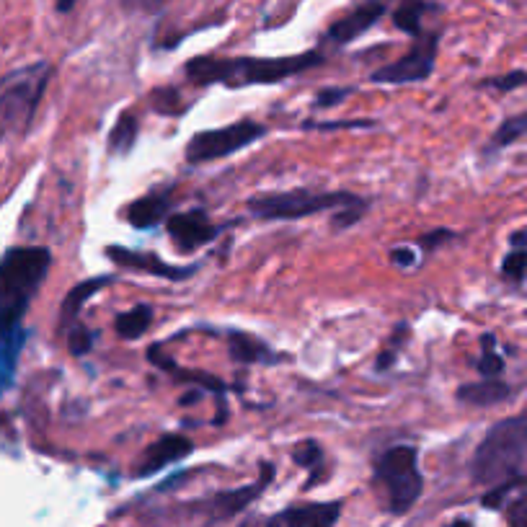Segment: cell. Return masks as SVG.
Returning <instances> with one entry per match:
<instances>
[{
    "mask_svg": "<svg viewBox=\"0 0 527 527\" xmlns=\"http://www.w3.org/2000/svg\"><path fill=\"white\" fill-rule=\"evenodd\" d=\"M450 527H473V525L468 520H458V522H453V525H450Z\"/></svg>",
    "mask_w": 527,
    "mask_h": 527,
    "instance_id": "obj_38",
    "label": "cell"
},
{
    "mask_svg": "<svg viewBox=\"0 0 527 527\" xmlns=\"http://www.w3.org/2000/svg\"><path fill=\"white\" fill-rule=\"evenodd\" d=\"M509 398V385L502 380H484V383L463 385L458 391V401L471 403V406H494Z\"/></svg>",
    "mask_w": 527,
    "mask_h": 527,
    "instance_id": "obj_17",
    "label": "cell"
},
{
    "mask_svg": "<svg viewBox=\"0 0 527 527\" xmlns=\"http://www.w3.org/2000/svg\"><path fill=\"white\" fill-rule=\"evenodd\" d=\"M168 212V197L166 194H153V197H143L132 202L127 207V220L135 228H150V225L161 223V217Z\"/></svg>",
    "mask_w": 527,
    "mask_h": 527,
    "instance_id": "obj_18",
    "label": "cell"
},
{
    "mask_svg": "<svg viewBox=\"0 0 527 527\" xmlns=\"http://www.w3.org/2000/svg\"><path fill=\"white\" fill-rule=\"evenodd\" d=\"M106 256L112 261H117L119 267L132 269V272H145V274H155V277H166V279H184L194 272L192 267L181 269V267H171L168 261L158 259L155 254H143V251H130V248H119L112 246L106 248Z\"/></svg>",
    "mask_w": 527,
    "mask_h": 527,
    "instance_id": "obj_12",
    "label": "cell"
},
{
    "mask_svg": "<svg viewBox=\"0 0 527 527\" xmlns=\"http://www.w3.org/2000/svg\"><path fill=\"white\" fill-rule=\"evenodd\" d=\"M137 140V119L132 114H124L117 124H114L112 135H109V145L114 153H130L132 145Z\"/></svg>",
    "mask_w": 527,
    "mask_h": 527,
    "instance_id": "obj_22",
    "label": "cell"
},
{
    "mask_svg": "<svg viewBox=\"0 0 527 527\" xmlns=\"http://www.w3.org/2000/svg\"><path fill=\"white\" fill-rule=\"evenodd\" d=\"M114 282V277H93V279H86V282H81V285H75L73 290L65 295V300H62V308H60V326L62 329H70V326H75L78 323V316H81L83 305H86L88 298H93L96 292L104 290V287H109Z\"/></svg>",
    "mask_w": 527,
    "mask_h": 527,
    "instance_id": "obj_15",
    "label": "cell"
},
{
    "mask_svg": "<svg viewBox=\"0 0 527 527\" xmlns=\"http://www.w3.org/2000/svg\"><path fill=\"white\" fill-rule=\"evenodd\" d=\"M349 93H352V88H326V91L318 93L316 106H336Z\"/></svg>",
    "mask_w": 527,
    "mask_h": 527,
    "instance_id": "obj_32",
    "label": "cell"
},
{
    "mask_svg": "<svg viewBox=\"0 0 527 527\" xmlns=\"http://www.w3.org/2000/svg\"><path fill=\"white\" fill-rule=\"evenodd\" d=\"M362 212H365V202H362V199L360 202H354V205L341 207V212L334 215V228H349V225H354L360 220Z\"/></svg>",
    "mask_w": 527,
    "mask_h": 527,
    "instance_id": "obj_29",
    "label": "cell"
},
{
    "mask_svg": "<svg viewBox=\"0 0 527 527\" xmlns=\"http://www.w3.org/2000/svg\"><path fill=\"white\" fill-rule=\"evenodd\" d=\"M424 11H427V3H422V0H406L393 13V24L401 31H406V34H419Z\"/></svg>",
    "mask_w": 527,
    "mask_h": 527,
    "instance_id": "obj_21",
    "label": "cell"
},
{
    "mask_svg": "<svg viewBox=\"0 0 527 527\" xmlns=\"http://www.w3.org/2000/svg\"><path fill=\"white\" fill-rule=\"evenodd\" d=\"M264 124L251 122V119H241V122L225 124L217 130L197 132L186 145V161L189 163H210L225 155H233L238 150L254 145L261 135H264Z\"/></svg>",
    "mask_w": 527,
    "mask_h": 527,
    "instance_id": "obj_7",
    "label": "cell"
},
{
    "mask_svg": "<svg viewBox=\"0 0 527 527\" xmlns=\"http://www.w3.org/2000/svg\"><path fill=\"white\" fill-rule=\"evenodd\" d=\"M168 0H122V6L127 11H137V13H155L161 11L166 6Z\"/></svg>",
    "mask_w": 527,
    "mask_h": 527,
    "instance_id": "obj_31",
    "label": "cell"
},
{
    "mask_svg": "<svg viewBox=\"0 0 527 527\" xmlns=\"http://www.w3.org/2000/svg\"><path fill=\"white\" fill-rule=\"evenodd\" d=\"M68 344H70V352L78 354V357H83V354L91 352V347H93V334L88 329H83L81 323H75V326H70Z\"/></svg>",
    "mask_w": 527,
    "mask_h": 527,
    "instance_id": "obj_26",
    "label": "cell"
},
{
    "mask_svg": "<svg viewBox=\"0 0 527 527\" xmlns=\"http://www.w3.org/2000/svg\"><path fill=\"white\" fill-rule=\"evenodd\" d=\"M383 13H385L383 3H367V6L357 8V11H352L341 21H336V24L329 29V39L336 44L352 42V39L360 37L362 31L370 29Z\"/></svg>",
    "mask_w": 527,
    "mask_h": 527,
    "instance_id": "obj_14",
    "label": "cell"
},
{
    "mask_svg": "<svg viewBox=\"0 0 527 527\" xmlns=\"http://www.w3.org/2000/svg\"><path fill=\"white\" fill-rule=\"evenodd\" d=\"M478 370L484 372L486 378H496L504 370L502 357L494 352V336H484V357L478 360Z\"/></svg>",
    "mask_w": 527,
    "mask_h": 527,
    "instance_id": "obj_24",
    "label": "cell"
},
{
    "mask_svg": "<svg viewBox=\"0 0 527 527\" xmlns=\"http://www.w3.org/2000/svg\"><path fill=\"white\" fill-rule=\"evenodd\" d=\"M73 6H75V0H60V3H57V8H60L62 13H68Z\"/></svg>",
    "mask_w": 527,
    "mask_h": 527,
    "instance_id": "obj_37",
    "label": "cell"
},
{
    "mask_svg": "<svg viewBox=\"0 0 527 527\" xmlns=\"http://www.w3.org/2000/svg\"><path fill=\"white\" fill-rule=\"evenodd\" d=\"M502 272L507 274L509 279H522L527 272V251H512V254L504 259Z\"/></svg>",
    "mask_w": 527,
    "mask_h": 527,
    "instance_id": "obj_28",
    "label": "cell"
},
{
    "mask_svg": "<svg viewBox=\"0 0 527 527\" xmlns=\"http://www.w3.org/2000/svg\"><path fill=\"white\" fill-rule=\"evenodd\" d=\"M512 419H515L517 429H520L522 442H525V447H527V411H525V414H520V416H512Z\"/></svg>",
    "mask_w": 527,
    "mask_h": 527,
    "instance_id": "obj_36",
    "label": "cell"
},
{
    "mask_svg": "<svg viewBox=\"0 0 527 527\" xmlns=\"http://www.w3.org/2000/svg\"><path fill=\"white\" fill-rule=\"evenodd\" d=\"M447 238H453V233H450V230H437V233H432V236L422 238V246L424 248H437L440 246V241H447Z\"/></svg>",
    "mask_w": 527,
    "mask_h": 527,
    "instance_id": "obj_34",
    "label": "cell"
},
{
    "mask_svg": "<svg viewBox=\"0 0 527 527\" xmlns=\"http://www.w3.org/2000/svg\"><path fill=\"white\" fill-rule=\"evenodd\" d=\"M192 450V440L184 434H163L161 440L148 445V450L143 453V458L137 463V476H153V473L163 471L166 465L184 460Z\"/></svg>",
    "mask_w": 527,
    "mask_h": 527,
    "instance_id": "obj_10",
    "label": "cell"
},
{
    "mask_svg": "<svg viewBox=\"0 0 527 527\" xmlns=\"http://www.w3.org/2000/svg\"><path fill=\"white\" fill-rule=\"evenodd\" d=\"M50 251L39 246L13 248L0 261V334L19 329L26 308L50 272Z\"/></svg>",
    "mask_w": 527,
    "mask_h": 527,
    "instance_id": "obj_2",
    "label": "cell"
},
{
    "mask_svg": "<svg viewBox=\"0 0 527 527\" xmlns=\"http://www.w3.org/2000/svg\"><path fill=\"white\" fill-rule=\"evenodd\" d=\"M339 515L341 502L305 504V507H292L279 512L264 527H336Z\"/></svg>",
    "mask_w": 527,
    "mask_h": 527,
    "instance_id": "obj_11",
    "label": "cell"
},
{
    "mask_svg": "<svg viewBox=\"0 0 527 527\" xmlns=\"http://www.w3.org/2000/svg\"><path fill=\"white\" fill-rule=\"evenodd\" d=\"M264 471L267 473H264V476H261L256 484H248V486H241V489L223 491V494H217L215 499L210 502L212 515H215L217 520H220V517H233V515H238V512H243V509H246L251 502H256V496L267 489V484L272 481V476H274L272 465H264Z\"/></svg>",
    "mask_w": 527,
    "mask_h": 527,
    "instance_id": "obj_13",
    "label": "cell"
},
{
    "mask_svg": "<svg viewBox=\"0 0 527 527\" xmlns=\"http://www.w3.org/2000/svg\"><path fill=\"white\" fill-rule=\"evenodd\" d=\"M228 347H230V354H233V360L243 362V365L274 360L267 344H261L259 339H254V336H248V334H241V331H230Z\"/></svg>",
    "mask_w": 527,
    "mask_h": 527,
    "instance_id": "obj_19",
    "label": "cell"
},
{
    "mask_svg": "<svg viewBox=\"0 0 527 527\" xmlns=\"http://www.w3.org/2000/svg\"><path fill=\"white\" fill-rule=\"evenodd\" d=\"M527 458V447L515 419L494 424L473 455L471 473L476 484H504L517 478Z\"/></svg>",
    "mask_w": 527,
    "mask_h": 527,
    "instance_id": "obj_3",
    "label": "cell"
},
{
    "mask_svg": "<svg viewBox=\"0 0 527 527\" xmlns=\"http://www.w3.org/2000/svg\"><path fill=\"white\" fill-rule=\"evenodd\" d=\"M525 135H527V112L507 119V122L496 130L494 145L496 148H504V145L515 143V140H520V137H525Z\"/></svg>",
    "mask_w": 527,
    "mask_h": 527,
    "instance_id": "obj_23",
    "label": "cell"
},
{
    "mask_svg": "<svg viewBox=\"0 0 527 527\" xmlns=\"http://www.w3.org/2000/svg\"><path fill=\"white\" fill-rule=\"evenodd\" d=\"M375 476L385 486L388 509L393 515H406L422 496L424 478L419 473V455L416 447L398 445L385 450L375 465Z\"/></svg>",
    "mask_w": 527,
    "mask_h": 527,
    "instance_id": "obj_5",
    "label": "cell"
},
{
    "mask_svg": "<svg viewBox=\"0 0 527 527\" xmlns=\"http://www.w3.org/2000/svg\"><path fill=\"white\" fill-rule=\"evenodd\" d=\"M21 344H24V331L13 329L8 334H0V396L8 391L16 375V362H19Z\"/></svg>",
    "mask_w": 527,
    "mask_h": 527,
    "instance_id": "obj_16",
    "label": "cell"
},
{
    "mask_svg": "<svg viewBox=\"0 0 527 527\" xmlns=\"http://www.w3.org/2000/svg\"><path fill=\"white\" fill-rule=\"evenodd\" d=\"M391 259L396 261V264H401V267H406V264H411V261H414V254H411L409 248H393Z\"/></svg>",
    "mask_w": 527,
    "mask_h": 527,
    "instance_id": "obj_35",
    "label": "cell"
},
{
    "mask_svg": "<svg viewBox=\"0 0 527 527\" xmlns=\"http://www.w3.org/2000/svg\"><path fill=\"white\" fill-rule=\"evenodd\" d=\"M434 57H437V37L429 34L422 37L411 47L409 55H403L401 60L383 65L372 73L375 83H416L429 78L434 70Z\"/></svg>",
    "mask_w": 527,
    "mask_h": 527,
    "instance_id": "obj_8",
    "label": "cell"
},
{
    "mask_svg": "<svg viewBox=\"0 0 527 527\" xmlns=\"http://www.w3.org/2000/svg\"><path fill=\"white\" fill-rule=\"evenodd\" d=\"M50 73L52 70L47 62H37L0 81V135L24 130L31 122L47 81H50Z\"/></svg>",
    "mask_w": 527,
    "mask_h": 527,
    "instance_id": "obj_4",
    "label": "cell"
},
{
    "mask_svg": "<svg viewBox=\"0 0 527 527\" xmlns=\"http://www.w3.org/2000/svg\"><path fill=\"white\" fill-rule=\"evenodd\" d=\"M527 83V73H522V70H515V73H507V75H499V78H491L486 86L491 88H499V91H512V88H520Z\"/></svg>",
    "mask_w": 527,
    "mask_h": 527,
    "instance_id": "obj_30",
    "label": "cell"
},
{
    "mask_svg": "<svg viewBox=\"0 0 527 527\" xmlns=\"http://www.w3.org/2000/svg\"><path fill=\"white\" fill-rule=\"evenodd\" d=\"M509 527H527V491L507 504Z\"/></svg>",
    "mask_w": 527,
    "mask_h": 527,
    "instance_id": "obj_27",
    "label": "cell"
},
{
    "mask_svg": "<svg viewBox=\"0 0 527 527\" xmlns=\"http://www.w3.org/2000/svg\"><path fill=\"white\" fill-rule=\"evenodd\" d=\"M313 130H357V127H372L370 119H357V122H339V124H329V122H321V124H310Z\"/></svg>",
    "mask_w": 527,
    "mask_h": 527,
    "instance_id": "obj_33",
    "label": "cell"
},
{
    "mask_svg": "<svg viewBox=\"0 0 527 527\" xmlns=\"http://www.w3.org/2000/svg\"><path fill=\"white\" fill-rule=\"evenodd\" d=\"M166 228L168 236L174 238V243L184 254H192V251L210 243L212 238L220 233V228H217L202 210H189L179 212V215H171L168 217Z\"/></svg>",
    "mask_w": 527,
    "mask_h": 527,
    "instance_id": "obj_9",
    "label": "cell"
},
{
    "mask_svg": "<svg viewBox=\"0 0 527 527\" xmlns=\"http://www.w3.org/2000/svg\"><path fill=\"white\" fill-rule=\"evenodd\" d=\"M292 458H295V463L303 465V468H310V471H316L318 465H321L323 460V450L316 445V442H300L298 447H295V453H292Z\"/></svg>",
    "mask_w": 527,
    "mask_h": 527,
    "instance_id": "obj_25",
    "label": "cell"
},
{
    "mask_svg": "<svg viewBox=\"0 0 527 527\" xmlns=\"http://www.w3.org/2000/svg\"><path fill=\"white\" fill-rule=\"evenodd\" d=\"M323 57L318 52H305L295 57H236V60H220V57H194L186 62V78L197 86L212 83H228V86H261V83H279L298 75L308 68L321 65Z\"/></svg>",
    "mask_w": 527,
    "mask_h": 527,
    "instance_id": "obj_1",
    "label": "cell"
},
{
    "mask_svg": "<svg viewBox=\"0 0 527 527\" xmlns=\"http://www.w3.org/2000/svg\"><path fill=\"white\" fill-rule=\"evenodd\" d=\"M360 202V197L347 192H308V189H292V192L256 194L248 199L251 215L261 220H298V217L316 215L334 207H347Z\"/></svg>",
    "mask_w": 527,
    "mask_h": 527,
    "instance_id": "obj_6",
    "label": "cell"
},
{
    "mask_svg": "<svg viewBox=\"0 0 527 527\" xmlns=\"http://www.w3.org/2000/svg\"><path fill=\"white\" fill-rule=\"evenodd\" d=\"M150 323H153V308L150 305H135V308L119 313L117 321H114V329H117L122 339L132 341L140 339L150 329Z\"/></svg>",
    "mask_w": 527,
    "mask_h": 527,
    "instance_id": "obj_20",
    "label": "cell"
}]
</instances>
